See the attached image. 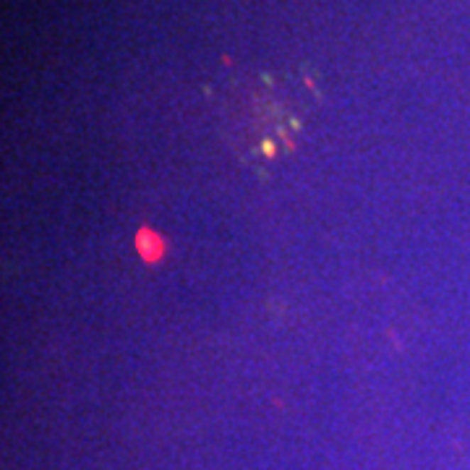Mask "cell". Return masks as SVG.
I'll list each match as a JSON object with an SVG mask.
<instances>
[{
	"label": "cell",
	"mask_w": 470,
	"mask_h": 470,
	"mask_svg": "<svg viewBox=\"0 0 470 470\" xmlns=\"http://www.w3.org/2000/svg\"><path fill=\"white\" fill-rule=\"evenodd\" d=\"M136 248H138V253L149 261L163 256V241H160V235L152 233V230H141V233L136 235Z\"/></svg>",
	"instance_id": "obj_1"
}]
</instances>
